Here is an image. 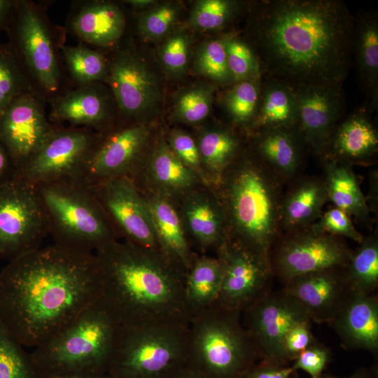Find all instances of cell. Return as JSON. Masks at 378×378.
<instances>
[{
    "label": "cell",
    "mask_w": 378,
    "mask_h": 378,
    "mask_svg": "<svg viewBox=\"0 0 378 378\" xmlns=\"http://www.w3.org/2000/svg\"><path fill=\"white\" fill-rule=\"evenodd\" d=\"M244 38L262 78L292 87L343 86L353 64L354 15L340 0L253 3Z\"/></svg>",
    "instance_id": "obj_1"
},
{
    "label": "cell",
    "mask_w": 378,
    "mask_h": 378,
    "mask_svg": "<svg viewBox=\"0 0 378 378\" xmlns=\"http://www.w3.org/2000/svg\"><path fill=\"white\" fill-rule=\"evenodd\" d=\"M93 253L53 244L8 262L0 274V321L36 348L72 323L101 296Z\"/></svg>",
    "instance_id": "obj_2"
},
{
    "label": "cell",
    "mask_w": 378,
    "mask_h": 378,
    "mask_svg": "<svg viewBox=\"0 0 378 378\" xmlns=\"http://www.w3.org/2000/svg\"><path fill=\"white\" fill-rule=\"evenodd\" d=\"M94 254L100 299L121 326L189 324L185 274L161 253L117 239Z\"/></svg>",
    "instance_id": "obj_3"
},
{
    "label": "cell",
    "mask_w": 378,
    "mask_h": 378,
    "mask_svg": "<svg viewBox=\"0 0 378 378\" xmlns=\"http://www.w3.org/2000/svg\"><path fill=\"white\" fill-rule=\"evenodd\" d=\"M281 183L250 149L241 152L218 186L227 238L269 260L280 236Z\"/></svg>",
    "instance_id": "obj_4"
},
{
    "label": "cell",
    "mask_w": 378,
    "mask_h": 378,
    "mask_svg": "<svg viewBox=\"0 0 378 378\" xmlns=\"http://www.w3.org/2000/svg\"><path fill=\"white\" fill-rule=\"evenodd\" d=\"M120 327L99 298L31 354L44 375L108 372Z\"/></svg>",
    "instance_id": "obj_5"
},
{
    "label": "cell",
    "mask_w": 378,
    "mask_h": 378,
    "mask_svg": "<svg viewBox=\"0 0 378 378\" xmlns=\"http://www.w3.org/2000/svg\"><path fill=\"white\" fill-rule=\"evenodd\" d=\"M262 359L243 324L241 311L215 303L192 316L188 362L208 378H241Z\"/></svg>",
    "instance_id": "obj_6"
},
{
    "label": "cell",
    "mask_w": 378,
    "mask_h": 378,
    "mask_svg": "<svg viewBox=\"0 0 378 378\" xmlns=\"http://www.w3.org/2000/svg\"><path fill=\"white\" fill-rule=\"evenodd\" d=\"M36 186L54 244L94 253L102 246L118 239L92 187L82 178Z\"/></svg>",
    "instance_id": "obj_7"
},
{
    "label": "cell",
    "mask_w": 378,
    "mask_h": 378,
    "mask_svg": "<svg viewBox=\"0 0 378 378\" xmlns=\"http://www.w3.org/2000/svg\"><path fill=\"white\" fill-rule=\"evenodd\" d=\"M189 324L123 326L108 369L113 378H160L188 362Z\"/></svg>",
    "instance_id": "obj_8"
},
{
    "label": "cell",
    "mask_w": 378,
    "mask_h": 378,
    "mask_svg": "<svg viewBox=\"0 0 378 378\" xmlns=\"http://www.w3.org/2000/svg\"><path fill=\"white\" fill-rule=\"evenodd\" d=\"M49 234L37 187L13 176L0 183V259L8 262L41 247Z\"/></svg>",
    "instance_id": "obj_9"
},
{
    "label": "cell",
    "mask_w": 378,
    "mask_h": 378,
    "mask_svg": "<svg viewBox=\"0 0 378 378\" xmlns=\"http://www.w3.org/2000/svg\"><path fill=\"white\" fill-rule=\"evenodd\" d=\"M351 251L344 240L312 225L280 235L270 253L274 276L285 284L305 274L344 267Z\"/></svg>",
    "instance_id": "obj_10"
},
{
    "label": "cell",
    "mask_w": 378,
    "mask_h": 378,
    "mask_svg": "<svg viewBox=\"0 0 378 378\" xmlns=\"http://www.w3.org/2000/svg\"><path fill=\"white\" fill-rule=\"evenodd\" d=\"M100 136L88 128L53 127L41 147L14 176L35 186L82 178Z\"/></svg>",
    "instance_id": "obj_11"
},
{
    "label": "cell",
    "mask_w": 378,
    "mask_h": 378,
    "mask_svg": "<svg viewBox=\"0 0 378 378\" xmlns=\"http://www.w3.org/2000/svg\"><path fill=\"white\" fill-rule=\"evenodd\" d=\"M312 322L307 311L283 288L271 290L242 312L243 324L262 359L289 363L284 351L288 331L296 324Z\"/></svg>",
    "instance_id": "obj_12"
},
{
    "label": "cell",
    "mask_w": 378,
    "mask_h": 378,
    "mask_svg": "<svg viewBox=\"0 0 378 378\" xmlns=\"http://www.w3.org/2000/svg\"><path fill=\"white\" fill-rule=\"evenodd\" d=\"M217 251L223 266V279L216 303L243 312L272 290L274 276L269 259L228 238Z\"/></svg>",
    "instance_id": "obj_13"
},
{
    "label": "cell",
    "mask_w": 378,
    "mask_h": 378,
    "mask_svg": "<svg viewBox=\"0 0 378 378\" xmlns=\"http://www.w3.org/2000/svg\"><path fill=\"white\" fill-rule=\"evenodd\" d=\"M90 186L118 237L160 253L145 197L133 178L117 177Z\"/></svg>",
    "instance_id": "obj_14"
},
{
    "label": "cell",
    "mask_w": 378,
    "mask_h": 378,
    "mask_svg": "<svg viewBox=\"0 0 378 378\" xmlns=\"http://www.w3.org/2000/svg\"><path fill=\"white\" fill-rule=\"evenodd\" d=\"M150 129L136 123L100 136L82 179L90 186L121 176L132 177L142 164Z\"/></svg>",
    "instance_id": "obj_15"
},
{
    "label": "cell",
    "mask_w": 378,
    "mask_h": 378,
    "mask_svg": "<svg viewBox=\"0 0 378 378\" xmlns=\"http://www.w3.org/2000/svg\"><path fill=\"white\" fill-rule=\"evenodd\" d=\"M298 105V128L312 153L321 158L345 110L342 86L293 87Z\"/></svg>",
    "instance_id": "obj_16"
},
{
    "label": "cell",
    "mask_w": 378,
    "mask_h": 378,
    "mask_svg": "<svg viewBox=\"0 0 378 378\" xmlns=\"http://www.w3.org/2000/svg\"><path fill=\"white\" fill-rule=\"evenodd\" d=\"M52 128L31 94H20L10 104L0 115V141L15 172L38 150Z\"/></svg>",
    "instance_id": "obj_17"
},
{
    "label": "cell",
    "mask_w": 378,
    "mask_h": 378,
    "mask_svg": "<svg viewBox=\"0 0 378 378\" xmlns=\"http://www.w3.org/2000/svg\"><path fill=\"white\" fill-rule=\"evenodd\" d=\"M115 99L126 115L139 118L150 113L160 100L158 80L148 65L130 52H121L108 69Z\"/></svg>",
    "instance_id": "obj_18"
},
{
    "label": "cell",
    "mask_w": 378,
    "mask_h": 378,
    "mask_svg": "<svg viewBox=\"0 0 378 378\" xmlns=\"http://www.w3.org/2000/svg\"><path fill=\"white\" fill-rule=\"evenodd\" d=\"M307 311L312 322L328 323L354 292L344 267H333L298 276L282 288Z\"/></svg>",
    "instance_id": "obj_19"
},
{
    "label": "cell",
    "mask_w": 378,
    "mask_h": 378,
    "mask_svg": "<svg viewBox=\"0 0 378 378\" xmlns=\"http://www.w3.org/2000/svg\"><path fill=\"white\" fill-rule=\"evenodd\" d=\"M18 31L20 47L31 72L43 89L56 91L60 74L54 46L42 15L32 4L22 6Z\"/></svg>",
    "instance_id": "obj_20"
},
{
    "label": "cell",
    "mask_w": 378,
    "mask_h": 378,
    "mask_svg": "<svg viewBox=\"0 0 378 378\" xmlns=\"http://www.w3.org/2000/svg\"><path fill=\"white\" fill-rule=\"evenodd\" d=\"M349 350H365L378 354V298L374 293L354 291L328 323Z\"/></svg>",
    "instance_id": "obj_21"
},
{
    "label": "cell",
    "mask_w": 378,
    "mask_h": 378,
    "mask_svg": "<svg viewBox=\"0 0 378 378\" xmlns=\"http://www.w3.org/2000/svg\"><path fill=\"white\" fill-rule=\"evenodd\" d=\"M139 174L146 183L150 184L153 193L171 201L182 199L195 190L201 181L195 172L178 159L162 133L157 137L149 160L141 164L132 178Z\"/></svg>",
    "instance_id": "obj_22"
},
{
    "label": "cell",
    "mask_w": 378,
    "mask_h": 378,
    "mask_svg": "<svg viewBox=\"0 0 378 378\" xmlns=\"http://www.w3.org/2000/svg\"><path fill=\"white\" fill-rule=\"evenodd\" d=\"M254 154L282 182L299 171L307 146L298 127H275L252 131Z\"/></svg>",
    "instance_id": "obj_23"
},
{
    "label": "cell",
    "mask_w": 378,
    "mask_h": 378,
    "mask_svg": "<svg viewBox=\"0 0 378 378\" xmlns=\"http://www.w3.org/2000/svg\"><path fill=\"white\" fill-rule=\"evenodd\" d=\"M179 216L186 236L200 248H218L227 238L225 214L217 195L194 190L182 199Z\"/></svg>",
    "instance_id": "obj_24"
},
{
    "label": "cell",
    "mask_w": 378,
    "mask_h": 378,
    "mask_svg": "<svg viewBox=\"0 0 378 378\" xmlns=\"http://www.w3.org/2000/svg\"><path fill=\"white\" fill-rule=\"evenodd\" d=\"M366 108L341 119L330 137L325 155L348 162L364 163L375 158L378 132ZM322 158V157H321Z\"/></svg>",
    "instance_id": "obj_25"
},
{
    "label": "cell",
    "mask_w": 378,
    "mask_h": 378,
    "mask_svg": "<svg viewBox=\"0 0 378 378\" xmlns=\"http://www.w3.org/2000/svg\"><path fill=\"white\" fill-rule=\"evenodd\" d=\"M160 253L186 275L195 255L178 211L171 200L151 193L145 197Z\"/></svg>",
    "instance_id": "obj_26"
},
{
    "label": "cell",
    "mask_w": 378,
    "mask_h": 378,
    "mask_svg": "<svg viewBox=\"0 0 378 378\" xmlns=\"http://www.w3.org/2000/svg\"><path fill=\"white\" fill-rule=\"evenodd\" d=\"M354 18L352 57L370 111L378 101V13L375 9L360 10Z\"/></svg>",
    "instance_id": "obj_27"
},
{
    "label": "cell",
    "mask_w": 378,
    "mask_h": 378,
    "mask_svg": "<svg viewBox=\"0 0 378 378\" xmlns=\"http://www.w3.org/2000/svg\"><path fill=\"white\" fill-rule=\"evenodd\" d=\"M327 200L323 178L307 176L295 181L281 198V230L288 232L312 225Z\"/></svg>",
    "instance_id": "obj_28"
},
{
    "label": "cell",
    "mask_w": 378,
    "mask_h": 378,
    "mask_svg": "<svg viewBox=\"0 0 378 378\" xmlns=\"http://www.w3.org/2000/svg\"><path fill=\"white\" fill-rule=\"evenodd\" d=\"M51 116L55 121L93 128L99 133L108 127L111 120L108 98L92 84L59 97L54 104Z\"/></svg>",
    "instance_id": "obj_29"
},
{
    "label": "cell",
    "mask_w": 378,
    "mask_h": 378,
    "mask_svg": "<svg viewBox=\"0 0 378 378\" xmlns=\"http://www.w3.org/2000/svg\"><path fill=\"white\" fill-rule=\"evenodd\" d=\"M321 159L324 169L323 179L328 200L334 206L354 216L367 227H370V208L351 164L327 155Z\"/></svg>",
    "instance_id": "obj_30"
},
{
    "label": "cell",
    "mask_w": 378,
    "mask_h": 378,
    "mask_svg": "<svg viewBox=\"0 0 378 378\" xmlns=\"http://www.w3.org/2000/svg\"><path fill=\"white\" fill-rule=\"evenodd\" d=\"M125 24L124 14L116 4L98 1L80 9L73 20L72 28L87 43L107 47L119 41Z\"/></svg>",
    "instance_id": "obj_31"
},
{
    "label": "cell",
    "mask_w": 378,
    "mask_h": 378,
    "mask_svg": "<svg viewBox=\"0 0 378 378\" xmlns=\"http://www.w3.org/2000/svg\"><path fill=\"white\" fill-rule=\"evenodd\" d=\"M207 182L218 186L223 174L242 151V143L234 131L223 125L203 130L197 141Z\"/></svg>",
    "instance_id": "obj_32"
},
{
    "label": "cell",
    "mask_w": 378,
    "mask_h": 378,
    "mask_svg": "<svg viewBox=\"0 0 378 378\" xmlns=\"http://www.w3.org/2000/svg\"><path fill=\"white\" fill-rule=\"evenodd\" d=\"M256 115L248 127L252 131L298 127V105L294 89L275 79L262 78Z\"/></svg>",
    "instance_id": "obj_33"
},
{
    "label": "cell",
    "mask_w": 378,
    "mask_h": 378,
    "mask_svg": "<svg viewBox=\"0 0 378 378\" xmlns=\"http://www.w3.org/2000/svg\"><path fill=\"white\" fill-rule=\"evenodd\" d=\"M222 279L223 266L218 257L195 256L185 275V301L190 319L216 302Z\"/></svg>",
    "instance_id": "obj_34"
},
{
    "label": "cell",
    "mask_w": 378,
    "mask_h": 378,
    "mask_svg": "<svg viewBox=\"0 0 378 378\" xmlns=\"http://www.w3.org/2000/svg\"><path fill=\"white\" fill-rule=\"evenodd\" d=\"M358 244L351 251L344 273L354 291L374 293L378 286V237L374 233Z\"/></svg>",
    "instance_id": "obj_35"
},
{
    "label": "cell",
    "mask_w": 378,
    "mask_h": 378,
    "mask_svg": "<svg viewBox=\"0 0 378 378\" xmlns=\"http://www.w3.org/2000/svg\"><path fill=\"white\" fill-rule=\"evenodd\" d=\"M253 3L237 0H199L191 10L189 25L201 31L221 30L230 26Z\"/></svg>",
    "instance_id": "obj_36"
},
{
    "label": "cell",
    "mask_w": 378,
    "mask_h": 378,
    "mask_svg": "<svg viewBox=\"0 0 378 378\" xmlns=\"http://www.w3.org/2000/svg\"><path fill=\"white\" fill-rule=\"evenodd\" d=\"M262 78L237 81L227 86L221 97V104L231 122L248 128L258 108Z\"/></svg>",
    "instance_id": "obj_37"
},
{
    "label": "cell",
    "mask_w": 378,
    "mask_h": 378,
    "mask_svg": "<svg viewBox=\"0 0 378 378\" xmlns=\"http://www.w3.org/2000/svg\"><path fill=\"white\" fill-rule=\"evenodd\" d=\"M31 354L0 321V378H41Z\"/></svg>",
    "instance_id": "obj_38"
},
{
    "label": "cell",
    "mask_w": 378,
    "mask_h": 378,
    "mask_svg": "<svg viewBox=\"0 0 378 378\" xmlns=\"http://www.w3.org/2000/svg\"><path fill=\"white\" fill-rule=\"evenodd\" d=\"M226 34L203 43L197 50L193 62L197 73L225 87L234 83L227 62Z\"/></svg>",
    "instance_id": "obj_39"
},
{
    "label": "cell",
    "mask_w": 378,
    "mask_h": 378,
    "mask_svg": "<svg viewBox=\"0 0 378 378\" xmlns=\"http://www.w3.org/2000/svg\"><path fill=\"white\" fill-rule=\"evenodd\" d=\"M61 50L71 74L81 85L92 84L108 75L106 61L99 52L83 45L62 46Z\"/></svg>",
    "instance_id": "obj_40"
},
{
    "label": "cell",
    "mask_w": 378,
    "mask_h": 378,
    "mask_svg": "<svg viewBox=\"0 0 378 378\" xmlns=\"http://www.w3.org/2000/svg\"><path fill=\"white\" fill-rule=\"evenodd\" d=\"M214 100V88L210 84H196L178 93L175 98L172 117L178 122L195 124L209 114Z\"/></svg>",
    "instance_id": "obj_41"
},
{
    "label": "cell",
    "mask_w": 378,
    "mask_h": 378,
    "mask_svg": "<svg viewBox=\"0 0 378 378\" xmlns=\"http://www.w3.org/2000/svg\"><path fill=\"white\" fill-rule=\"evenodd\" d=\"M225 51L228 68L234 83L262 78L258 58L244 38L235 32H227Z\"/></svg>",
    "instance_id": "obj_42"
},
{
    "label": "cell",
    "mask_w": 378,
    "mask_h": 378,
    "mask_svg": "<svg viewBox=\"0 0 378 378\" xmlns=\"http://www.w3.org/2000/svg\"><path fill=\"white\" fill-rule=\"evenodd\" d=\"M180 14L181 6L177 3H156L139 17L138 31L146 39H160L169 34Z\"/></svg>",
    "instance_id": "obj_43"
},
{
    "label": "cell",
    "mask_w": 378,
    "mask_h": 378,
    "mask_svg": "<svg viewBox=\"0 0 378 378\" xmlns=\"http://www.w3.org/2000/svg\"><path fill=\"white\" fill-rule=\"evenodd\" d=\"M190 39L183 31L169 34L159 50V59L164 70L172 76L183 74L188 64Z\"/></svg>",
    "instance_id": "obj_44"
},
{
    "label": "cell",
    "mask_w": 378,
    "mask_h": 378,
    "mask_svg": "<svg viewBox=\"0 0 378 378\" xmlns=\"http://www.w3.org/2000/svg\"><path fill=\"white\" fill-rule=\"evenodd\" d=\"M166 139L178 159L195 172L201 181L208 184L202 168L198 146L193 137L183 130H174Z\"/></svg>",
    "instance_id": "obj_45"
},
{
    "label": "cell",
    "mask_w": 378,
    "mask_h": 378,
    "mask_svg": "<svg viewBox=\"0 0 378 378\" xmlns=\"http://www.w3.org/2000/svg\"><path fill=\"white\" fill-rule=\"evenodd\" d=\"M311 225L317 230L342 238H349L358 244L364 239L356 229L350 216L335 206L322 213L317 221Z\"/></svg>",
    "instance_id": "obj_46"
},
{
    "label": "cell",
    "mask_w": 378,
    "mask_h": 378,
    "mask_svg": "<svg viewBox=\"0 0 378 378\" xmlns=\"http://www.w3.org/2000/svg\"><path fill=\"white\" fill-rule=\"evenodd\" d=\"M22 75L8 52L0 51V115L20 94Z\"/></svg>",
    "instance_id": "obj_47"
},
{
    "label": "cell",
    "mask_w": 378,
    "mask_h": 378,
    "mask_svg": "<svg viewBox=\"0 0 378 378\" xmlns=\"http://www.w3.org/2000/svg\"><path fill=\"white\" fill-rule=\"evenodd\" d=\"M331 359V351L324 344L316 341L304 351L292 362V367L301 370L310 375V378L321 376Z\"/></svg>",
    "instance_id": "obj_48"
},
{
    "label": "cell",
    "mask_w": 378,
    "mask_h": 378,
    "mask_svg": "<svg viewBox=\"0 0 378 378\" xmlns=\"http://www.w3.org/2000/svg\"><path fill=\"white\" fill-rule=\"evenodd\" d=\"M312 322L296 324L286 333L284 340V351L287 361L291 363L305 349L317 340L311 331Z\"/></svg>",
    "instance_id": "obj_49"
},
{
    "label": "cell",
    "mask_w": 378,
    "mask_h": 378,
    "mask_svg": "<svg viewBox=\"0 0 378 378\" xmlns=\"http://www.w3.org/2000/svg\"><path fill=\"white\" fill-rule=\"evenodd\" d=\"M241 378H300L291 364H283L262 359L251 368Z\"/></svg>",
    "instance_id": "obj_50"
},
{
    "label": "cell",
    "mask_w": 378,
    "mask_h": 378,
    "mask_svg": "<svg viewBox=\"0 0 378 378\" xmlns=\"http://www.w3.org/2000/svg\"><path fill=\"white\" fill-rule=\"evenodd\" d=\"M317 378H378V366L373 365L370 368H360L351 375L344 377H340L328 373H323Z\"/></svg>",
    "instance_id": "obj_51"
},
{
    "label": "cell",
    "mask_w": 378,
    "mask_h": 378,
    "mask_svg": "<svg viewBox=\"0 0 378 378\" xmlns=\"http://www.w3.org/2000/svg\"><path fill=\"white\" fill-rule=\"evenodd\" d=\"M41 378H113L108 372L41 375Z\"/></svg>",
    "instance_id": "obj_52"
},
{
    "label": "cell",
    "mask_w": 378,
    "mask_h": 378,
    "mask_svg": "<svg viewBox=\"0 0 378 378\" xmlns=\"http://www.w3.org/2000/svg\"><path fill=\"white\" fill-rule=\"evenodd\" d=\"M9 159H10V156L4 144L0 141V180L7 172L9 167Z\"/></svg>",
    "instance_id": "obj_53"
},
{
    "label": "cell",
    "mask_w": 378,
    "mask_h": 378,
    "mask_svg": "<svg viewBox=\"0 0 378 378\" xmlns=\"http://www.w3.org/2000/svg\"><path fill=\"white\" fill-rule=\"evenodd\" d=\"M127 2L135 8H149L154 6L157 1L154 0H129Z\"/></svg>",
    "instance_id": "obj_54"
},
{
    "label": "cell",
    "mask_w": 378,
    "mask_h": 378,
    "mask_svg": "<svg viewBox=\"0 0 378 378\" xmlns=\"http://www.w3.org/2000/svg\"><path fill=\"white\" fill-rule=\"evenodd\" d=\"M10 5V2L9 1L0 0V24L6 14Z\"/></svg>",
    "instance_id": "obj_55"
},
{
    "label": "cell",
    "mask_w": 378,
    "mask_h": 378,
    "mask_svg": "<svg viewBox=\"0 0 378 378\" xmlns=\"http://www.w3.org/2000/svg\"><path fill=\"white\" fill-rule=\"evenodd\" d=\"M178 378H208V377L200 373L188 372V373L182 374V375H181Z\"/></svg>",
    "instance_id": "obj_56"
}]
</instances>
